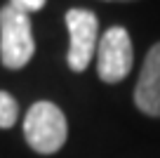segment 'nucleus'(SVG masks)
<instances>
[{
	"label": "nucleus",
	"instance_id": "0eeeda50",
	"mask_svg": "<svg viewBox=\"0 0 160 158\" xmlns=\"http://www.w3.org/2000/svg\"><path fill=\"white\" fill-rule=\"evenodd\" d=\"M10 5L17 7L19 12H24V14H33V12L45 7V0H10Z\"/></svg>",
	"mask_w": 160,
	"mask_h": 158
},
{
	"label": "nucleus",
	"instance_id": "20e7f679",
	"mask_svg": "<svg viewBox=\"0 0 160 158\" xmlns=\"http://www.w3.org/2000/svg\"><path fill=\"white\" fill-rule=\"evenodd\" d=\"M66 29H68V69L71 71H85L90 66L92 57L99 45V19L94 12L73 7L66 12Z\"/></svg>",
	"mask_w": 160,
	"mask_h": 158
},
{
	"label": "nucleus",
	"instance_id": "39448f33",
	"mask_svg": "<svg viewBox=\"0 0 160 158\" xmlns=\"http://www.w3.org/2000/svg\"><path fill=\"white\" fill-rule=\"evenodd\" d=\"M134 104L146 116L160 118V43L148 50L134 87Z\"/></svg>",
	"mask_w": 160,
	"mask_h": 158
},
{
	"label": "nucleus",
	"instance_id": "7ed1b4c3",
	"mask_svg": "<svg viewBox=\"0 0 160 158\" xmlns=\"http://www.w3.org/2000/svg\"><path fill=\"white\" fill-rule=\"evenodd\" d=\"M132 64H134V50H132V38L127 29L122 26H111L97 45V73L104 83H120L130 76Z\"/></svg>",
	"mask_w": 160,
	"mask_h": 158
},
{
	"label": "nucleus",
	"instance_id": "6e6552de",
	"mask_svg": "<svg viewBox=\"0 0 160 158\" xmlns=\"http://www.w3.org/2000/svg\"><path fill=\"white\" fill-rule=\"evenodd\" d=\"M106 3H130V0H106Z\"/></svg>",
	"mask_w": 160,
	"mask_h": 158
},
{
	"label": "nucleus",
	"instance_id": "f03ea898",
	"mask_svg": "<svg viewBox=\"0 0 160 158\" xmlns=\"http://www.w3.org/2000/svg\"><path fill=\"white\" fill-rule=\"evenodd\" d=\"M35 55V38L28 14L5 5L0 10V61L7 69H24Z\"/></svg>",
	"mask_w": 160,
	"mask_h": 158
},
{
	"label": "nucleus",
	"instance_id": "423d86ee",
	"mask_svg": "<svg viewBox=\"0 0 160 158\" xmlns=\"http://www.w3.org/2000/svg\"><path fill=\"white\" fill-rule=\"evenodd\" d=\"M19 118V102L10 92L0 90V130H10Z\"/></svg>",
	"mask_w": 160,
	"mask_h": 158
},
{
	"label": "nucleus",
	"instance_id": "f257e3e1",
	"mask_svg": "<svg viewBox=\"0 0 160 158\" xmlns=\"http://www.w3.org/2000/svg\"><path fill=\"white\" fill-rule=\"evenodd\" d=\"M24 137L35 153H57L68 137V123L64 111L47 99L35 102L24 116Z\"/></svg>",
	"mask_w": 160,
	"mask_h": 158
}]
</instances>
